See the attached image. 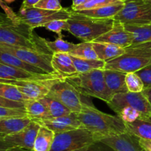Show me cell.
Segmentation results:
<instances>
[{"label":"cell","instance_id":"1","mask_svg":"<svg viewBox=\"0 0 151 151\" xmlns=\"http://www.w3.org/2000/svg\"><path fill=\"white\" fill-rule=\"evenodd\" d=\"M77 115L82 127L91 132L98 141L127 132L125 123L117 115L103 113L84 102L82 110Z\"/></svg>","mask_w":151,"mask_h":151},{"label":"cell","instance_id":"2","mask_svg":"<svg viewBox=\"0 0 151 151\" xmlns=\"http://www.w3.org/2000/svg\"><path fill=\"white\" fill-rule=\"evenodd\" d=\"M47 39L37 35L28 25L13 24L5 14L0 16V43L53 55Z\"/></svg>","mask_w":151,"mask_h":151},{"label":"cell","instance_id":"3","mask_svg":"<svg viewBox=\"0 0 151 151\" xmlns=\"http://www.w3.org/2000/svg\"><path fill=\"white\" fill-rule=\"evenodd\" d=\"M114 22V19H97L72 10L67 31L83 41H93L110 30Z\"/></svg>","mask_w":151,"mask_h":151},{"label":"cell","instance_id":"4","mask_svg":"<svg viewBox=\"0 0 151 151\" xmlns=\"http://www.w3.org/2000/svg\"><path fill=\"white\" fill-rule=\"evenodd\" d=\"M80 94L97 98L109 103L114 95L106 84L103 70H95L83 73H76L65 78Z\"/></svg>","mask_w":151,"mask_h":151},{"label":"cell","instance_id":"5","mask_svg":"<svg viewBox=\"0 0 151 151\" xmlns=\"http://www.w3.org/2000/svg\"><path fill=\"white\" fill-rule=\"evenodd\" d=\"M151 65V53L143 49L129 47L120 56L108 61L105 69L114 70L128 73L137 71Z\"/></svg>","mask_w":151,"mask_h":151},{"label":"cell","instance_id":"6","mask_svg":"<svg viewBox=\"0 0 151 151\" xmlns=\"http://www.w3.org/2000/svg\"><path fill=\"white\" fill-rule=\"evenodd\" d=\"M64 78L58 73L48 74L46 76L31 79L3 80L0 82L8 83L16 86L22 93L30 99H41L50 93L55 83Z\"/></svg>","mask_w":151,"mask_h":151},{"label":"cell","instance_id":"7","mask_svg":"<svg viewBox=\"0 0 151 151\" xmlns=\"http://www.w3.org/2000/svg\"><path fill=\"white\" fill-rule=\"evenodd\" d=\"M99 142L91 132L84 127L55 134L50 151H74Z\"/></svg>","mask_w":151,"mask_h":151},{"label":"cell","instance_id":"8","mask_svg":"<svg viewBox=\"0 0 151 151\" xmlns=\"http://www.w3.org/2000/svg\"><path fill=\"white\" fill-rule=\"evenodd\" d=\"M114 19L124 25H150L151 3L144 0H126Z\"/></svg>","mask_w":151,"mask_h":151},{"label":"cell","instance_id":"9","mask_svg":"<svg viewBox=\"0 0 151 151\" xmlns=\"http://www.w3.org/2000/svg\"><path fill=\"white\" fill-rule=\"evenodd\" d=\"M107 104L116 114L125 107H131L139 113L140 118L151 121V104L142 92L118 93Z\"/></svg>","mask_w":151,"mask_h":151},{"label":"cell","instance_id":"10","mask_svg":"<svg viewBox=\"0 0 151 151\" xmlns=\"http://www.w3.org/2000/svg\"><path fill=\"white\" fill-rule=\"evenodd\" d=\"M0 50L17 56L24 62L42 70L47 73H58L52 65V55L47 54L36 50L15 47L0 43Z\"/></svg>","mask_w":151,"mask_h":151},{"label":"cell","instance_id":"11","mask_svg":"<svg viewBox=\"0 0 151 151\" xmlns=\"http://www.w3.org/2000/svg\"><path fill=\"white\" fill-rule=\"evenodd\" d=\"M46 96L58 100L72 113H78L82 110L81 94L65 78L55 83Z\"/></svg>","mask_w":151,"mask_h":151},{"label":"cell","instance_id":"12","mask_svg":"<svg viewBox=\"0 0 151 151\" xmlns=\"http://www.w3.org/2000/svg\"><path fill=\"white\" fill-rule=\"evenodd\" d=\"M41 124L32 121L29 126L13 134L0 136V150L12 147H21L33 150L34 142Z\"/></svg>","mask_w":151,"mask_h":151},{"label":"cell","instance_id":"13","mask_svg":"<svg viewBox=\"0 0 151 151\" xmlns=\"http://www.w3.org/2000/svg\"><path fill=\"white\" fill-rule=\"evenodd\" d=\"M94 41L111 43L125 49L133 45L134 37L125 28L124 24L114 20L111 29L94 40Z\"/></svg>","mask_w":151,"mask_h":151},{"label":"cell","instance_id":"14","mask_svg":"<svg viewBox=\"0 0 151 151\" xmlns=\"http://www.w3.org/2000/svg\"><path fill=\"white\" fill-rule=\"evenodd\" d=\"M100 142L107 144L114 151H143L139 142V138L128 131L116 136L104 138Z\"/></svg>","mask_w":151,"mask_h":151},{"label":"cell","instance_id":"15","mask_svg":"<svg viewBox=\"0 0 151 151\" xmlns=\"http://www.w3.org/2000/svg\"><path fill=\"white\" fill-rule=\"evenodd\" d=\"M41 126L47 127L52 130L55 134L62 133L69 130L82 127L81 123L78 119L77 113H72L67 115H64L58 118L45 119L36 121Z\"/></svg>","mask_w":151,"mask_h":151},{"label":"cell","instance_id":"16","mask_svg":"<svg viewBox=\"0 0 151 151\" xmlns=\"http://www.w3.org/2000/svg\"><path fill=\"white\" fill-rule=\"evenodd\" d=\"M126 74L125 73L114 70H103L106 84L114 96L118 93L128 92L125 83Z\"/></svg>","mask_w":151,"mask_h":151},{"label":"cell","instance_id":"17","mask_svg":"<svg viewBox=\"0 0 151 151\" xmlns=\"http://www.w3.org/2000/svg\"><path fill=\"white\" fill-rule=\"evenodd\" d=\"M52 65L55 71L64 78L78 73L72 56L69 53H53L52 58Z\"/></svg>","mask_w":151,"mask_h":151},{"label":"cell","instance_id":"18","mask_svg":"<svg viewBox=\"0 0 151 151\" xmlns=\"http://www.w3.org/2000/svg\"><path fill=\"white\" fill-rule=\"evenodd\" d=\"M50 73L35 74L26 70L15 68L10 65L0 63V79L3 80H19L31 79L44 77Z\"/></svg>","mask_w":151,"mask_h":151},{"label":"cell","instance_id":"19","mask_svg":"<svg viewBox=\"0 0 151 151\" xmlns=\"http://www.w3.org/2000/svg\"><path fill=\"white\" fill-rule=\"evenodd\" d=\"M91 44L97 53L98 59L106 62L119 57L125 52V48L111 43L93 41Z\"/></svg>","mask_w":151,"mask_h":151},{"label":"cell","instance_id":"20","mask_svg":"<svg viewBox=\"0 0 151 151\" xmlns=\"http://www.w3.org/2000/svg\"><path fill=\"white\" fill-rule=\"evenodd\" d=\"M72 9L64 8L58 11L55 12L52 14L48 15V16H43L40 18H35V19H21L22 23L28 25L30 28L34 30V28H39V27H44L49 22L52 21L57 20V19H61V20H68L70 18L72 14Z\"/></svg>","mask_w":151,"mask_h":151},{"label":"cell","instance_id":"21","mask_svg":"<svg viewBox=\"0 0 151 151\" xmlns=\"http://www.w3.org/2000/svg\"><path fill=\"white\" fill-rule=\"evenodd\" d=\"M0 63L4 64V65H10V66L15 67V68H20V69L26 70L27 72L32 73L35 74H45L47 73L44 72L42 70L24 62L22 59H19L17 56L13 54L0 50ZM51 74V73H50Z\"/></svg>","mask_w":151,"mask_h":151},{"label":"cell","instance_id":"22","mask_svg":"<svg viewBox=\"0 0 151 151\" xmlns=\"http://www.w3.org/2000/svg\"><path fill=\"white\" fill-rule=\"evenodd\" d=\"M29 118H15L0 119V136L13 134L26 128L30 124Z\"/></svg>","mask_w":151,"mask_h":151},{"label":"cell","instance_id":"23","mask_svg":"<svg viewBox=\"0 0 151 151\" xmlns=\"http://www.w3.org/2000/svg\"><path fill=\"white\" fill-rule=\"evenodd\" d=\"M55 137V133L52 130L41 125L34 142L33 151H50Z\"/></svg>","mask_w":151,"mask_h":151},{"label":"cell","instance_id":"24","mask_svg":"<svg viewBox=\"0 0 151 151\" xmlns=\"http://www.w3.org/2000/svg\"><path fill=\"white\" fill-rule=\"evenodd\" d=\"M25 109L28 117L32 121H38L50 118L47 107L38 99H29L25 102Z\"/></svg>","mask_w":151,"mask_h":151},{"label":"cell","instance_id":"25","mask_svg":"<svg viewBox=\"0 0 151 151\" xmlns=\"http://www.w3.org/2000/svg\"><path fill=\"white\" fill-rule=\"evenodd\" d=\"M124 3L111 4L97 9H92V10H85L75 12L97 19H114V16L122 10L124 6Z\"/></svg>","mask_w":151,"mask_h":151},{"label":"cell","instance_id":"26","mask_svg":"<svg viewBox=\"0 0 151 151\" xmlns=\"http://www.w3.org/2000/svg\"><path fill=\"white\" fill-rule=\"evenodd\" d=\"M127 131L140 139L151 140V121L142 118L125 123Z\"/></svg>","mask_w":151,"mask_h":151},{"label":"cell","instance_id":"27","mask_svg":"<svg viewBox=\"0 0 151 151\" xmlns=\"http://www.w3.org/2000/svg\"><path fill=\"white\" fill-rule=\"evenodd\" d=\"M38 100L41 101L44 104V106L47 107L49 115H50L49 119L64 116V115H69L72 113L65 105H63V104L60 103L56 99H52V98L45 96V97L38 99Z\"/></svg>","mask_w":151,"mask_h":151},{"label":"cell","instance_id":"28","mask_svg":"<svg viewBox=\"0 0 151 151\" xmlns=\"http://www.w3.org/2000/svg\"><path fill=\"white\" fill-rule=\"evenodd\" d=\"M71 56L78 73L90 72L95 70H104L106 68V62L100 59H87Z\"/></svg>","mask_w":151,"mask_h":151},{"label":"cell","instance_id":"29","mask_svg":"<svg viewBox=\"0 0 151 151\" xmlns=\"http://www.w3.org/2000/svg\"><path fill=\"white\" fill-rule=\"evenodd\" d=\"M125 27L134 37L133 45L151 41V24L142 25H125Z\"/></svg>","mask_w":151,"mask_h":151},{"label":"cell","instance_id":"30","mask_svg":"<svg viewBox=\"0 0 151 151\" xmlns=\"http://www.w3.org/2000/svg\"><path fill=\"white\" fill-rule=\"evenodd\" d=\"M0 97L22 102H25L30 99L24 94L16 86L3 82H0Z\"/></svg>","mask_w":151,"mask_h":151},{"label":"cell","instance_id":"31","mask_svg":"<svg viewBox=\"0 0 151 151\" xmlns=\"http://www.w3.org/2000/svg\"><path fill=\"white\" fill-rule=\"evenodd\" d=\"M69 54L81 59H99L91 41H83L77 44L76 47Z\"/></svg>","mask_w":151,"mask_h":151},{"label":"cell","instance_id":"32","mask_svg":"<svg viewBox=\"0 0 151 151\" xmlns=\"http://www.w3.org/2000/svg\"><path fill=\"white\" fill-rule=\"evenodd\" d=\"M46 42H47V47L52 52V53H70L75 49L77 44L72 42H69V41L63 39V35L58 36V37L55 41H48V40H47Z\"/></svg>","mask_w":151,"mask_h":151},{"label":"cell","instance_id":"33","mask_svg":"<svg viewBox=\"0 0 151 151\" xmlns=\"http://www.w3.org/2000/svg\"><path fill=\"white\" fill-rule=\"evenodd\" d=\"M125 83L128 92L142 93L144 90V83L137 73H128L125 76Z\"/></svg>","mask_w":151,"mask_h":151},{"label":"cell","instance_id":"34","mask_svg":"<svg viewBox=\"0 0 151 151\" xmlns=\"http://www.w3.org/2000/svg\"><path fill=\"white\" fill-rule=\"evenodd\" d=\"M124 3L122 0H88L86 3L78 7L72 8L74 11H81L85 10H92L105 6L111 5V4H122Z\"/></svg>","mask_w":151,"mask_h":151},{"label":"cell","instance_id":"35","mask_svg":"<svg viewBox=\"0 0 151 151\" xmlns=\"http://www.w3.org/2000/svg\"><path fill=\"white\" fill-rule=\"evenodd\" d=\"M15 118H29L25 107L10 108L0 106V119Z\"/></svg>","mask_w":151,"mask_h":151},{"label":"cell","instance_id":"36","mask_svg":"<svg viewBox=\"0 0 151 151\" xmlns=\"http://www.w3.org/2000/svg\"><path fill=\"white\" fill-rule=\"evenodd\" d=\"M116 115L120 117L125 123H130L140 118L138 111L131 107H125L119 110Z\"/></svg>","mask_w":151,"mask_h":151},{"label":"cell","instance_id":"37","mask_svg":"<svg viewBox=\"0 0 151 151\" xmlns=\"http://www.w3.org/2000/svg\"><path fill=\"white\" fill-rule=\"evenodd\" d=\"M44 28H45L48 30L55 33L58 36H62V31L68 30L69 23H68V20L57 19V20L52 21L47 23V25H44Z\"/></svg>","mask_w":151,"mask_h":151},{"label":"cell","instance_id":"38","mask_svg":"<svg viewBox=\"0 0 151 151\" xmlns=\"http://www.w3.org/2000/svg\"><path fill=\"white\" fill-rule=\"evenodd\" d=\"M35 7L52 11H58L63 8L60 4V0H40Z\"/></svg>","mask_w":151,"mask_h":151},{"label":"cell","instance_id":"39","mask_svg":"<svg viewBox=\"0 0 151 151\" xmlns=\"http://www.w3.org/2000/svg\"><path fill=\"white\" fill-rule=\"evenodd\" d=\"M0 4H1V8L4 10L6 16H7L13 24L19 25L22 23V20H21V18L19 17V14H16V13L12 10L11 7H10L7 5V3L4 2L3 0H0Z\"/></svg>","mask_w":151,"mask_h":151},{"label":"cell","instance_id":"40","mask_svg":"<svg viewBox=\"0 0 151 151\" xmlns=\"http://www.w3.org/2000/svg\"><path fill=\"white\" fill-rule=\"evenodd\" d=\"M74 151H114L113 149L108 146L107 144H104L103 142H96L86 146L84 147L81 148V149L76 150Z\"/></svg>","mask_w":151,"mask_h":151},{"label":"cell","instance_id":"41","mask_svg":"<svg viewBox=\"0 0 151 151\" xmlns=\"http://www.w3.org/2000/svg\"><path fill=\"white\" fill-rule=\"evenodd\" d=\"M137 73L142 80L145 89L151 88V65L137 71Z\"/></svg>","mask_w":151,"mask_h":151},{"label":"cell","instance_id":"42","mask_svg":"<svg viewBox=\"0 0 151 151\" xmlns=\"http://www.w3.org/2000/svg\"><path fill=\"white\" fill-rule=\"evenodd\" d=\"M0 106L10 108L25 107V102H16V101L9 100L4 98L0 97Z\"/></svg>","mask_w":151,"mask_h":151},{"label":"cell","instance_id":"43","mask_svg":"<svg viewBox=\"0 0 151 151\" xmlns=\"http://www.w3.org/2000/svg\"><path fill=\"white\" fill-rule=\"evenodd\" d=\"M139 142L145 151H151V140L139 138Z\"/></svg>","mask_w":151,"mask_h":151},{"label":"cell","instance_id":"44","mask_svg":"<svg viewBox=\"0 0 151 151\" xmlns=\"http://www.w3.org/2000/svg\"><path fill=\"white\" fill-rule=\"evenodd\" d=\"M39 1L40 0H23L20 9H26L35 7V4Z\"/></svg>","mask_w":151,"mask_h":151},{"label":"cell","instance_id":"45","mask_svg":"<svg viewBox=\"0 0 151 151\" xmlns=\"http://www.w3.org/2000/svg\"><path fill=\"white\" fill-rule=\"evenodd\" d=\"M131 47L143 49V50H146V51L149 52V53H151V41H149V42H145V43H142V44H136V45H132V46H131Z\"/></svg>","mask_w":151,"mask_h":151},{"label":"cell","instance_id":"46","mask_svg":"<svg viewBox=\"0 0 151 151\" xmlns=\"http://www.w3.org/2000/svg\"><path fill=\"white\" fill-rule=\"evenodd\" d=\"M88 1V0H72V8L78 7V6L83 5V4H84L85 3H86Z\"/></svg>","mask_w":151,"mask_h":151},{"label":"cell","instance_id":"47","mask_svg":"<svg viewBox=\"0 0 151 151\" xmlns=\"http://www.w3.org/2000/svg\"><path fill=\"white\" fill-rule=\"evenodd\" d=\"M0 151H33L32 150H28L24 149V148H21V147H12L9 148L7 150H1Z\"/></svg>","mask_w":151,"mask_h":151},{"label":"cell","instance_id":"48","mask_svg":"<svg viewBox=\"0 0 151 151\" xmlns=\"http://www.w3.org/2000/svg\"><path fill=\"white\" fill-rule=\"evenodd\" d=\"M142 93L143 94L147 97V99H148V101L151 104V88L145 89V90L142 91Z\"/></svg>","mask_w":151,"mask_h":151},{"label":"cell","instance_id":"49","mask_svg":"<svg viewBox=\"0 0 151 151\" xmlns=\"http://www.w3.org/2000/svg\"><path fill=\"white\" fill-rule=\"evenodd\" d=\"M5 3H12L15 1V0H3Z\"/></svg>","mask_w":151,"mask_h":151},{"label":"cell","instance_id":"50","mask_svg":"<svg viewBox=\"0 0 151 151\" xmlns=\"http://www.w3.org/2000/svg\"><path fill=\"white\" fill-rule=\"evenodd\" d=\"M144 1H147V2H149V3H151V0H144Z\"/></svg>","mask_w":151,"mask_h":151},{"label":"cell","instance_id":"51","mask_svg":"<svg viewBox=\"0 0 151 151\" xmlns=\"http://www.w3.org/2000/svg\"><path fill=\"white\" fill-rule=\"evenodd\" d=\"M122 1H123L124 2H125V1H126V0H122Z\"/></svg>","mask_w":151,"mask_h":151},{"label":"cell","instance_id":"52","mask_svg":"<svg viewBox=\"0 0 151 151\" xmlns=\"http://www.w3.org/2000/svg\"><path fill=\"white\" fill-rule=\"evenodd\" d=\"M143 151H145V150H143Z\"/></svg>","mask_w":151,"mask_h":151}]
</instances>
